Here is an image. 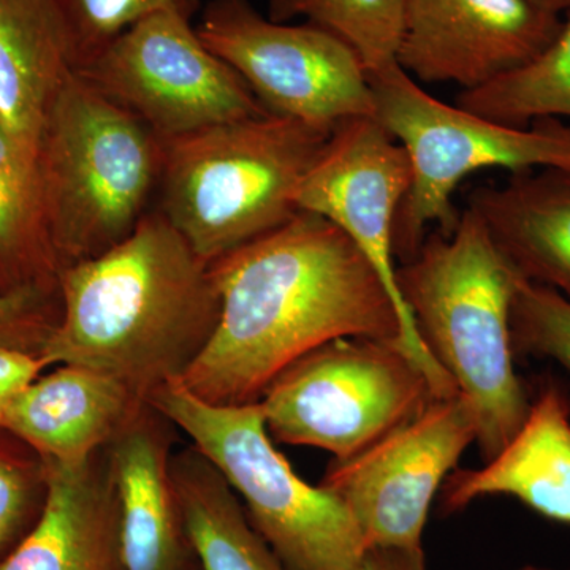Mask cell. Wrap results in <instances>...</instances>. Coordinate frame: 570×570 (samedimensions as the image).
<instances>
[{
    "label": "cell",
    "instance_id": "3",
    "mask_svg": "<svg viewBox=\"0 0 570 570\" xmlns=\"http://www.w3.org/2000/svg\"><path fill=\"white\" fill-rule=\"evenodd\" d=\"M519 279L471 208L460 213L452 234L428 235L397 266L401 296L423 343L471 401L483 463L509 444L531 407L510 335Z\"/></svg>",
    "mask_w": 570,
    "mask_h": 570
},
{
    "label": "cell",
    "instance_id": "25",
    "mask_svg": "<svg viewBox=\"0 0 570 570\" xmlns=\"http://www.w3.org/2000/svg\"><path fill=\"white\" fill-rule=\"evenodd\" d=\"M513 354L553 360L570 374V302L520 276L510 311Z\"/></svg>",
    "mask_w": 570,
    "mask_h": 570
},
{
    "label": "cell",
    "instance_id": "4",
    "mask_svg": "<svg viewBox=\"0 0 570 570\" xmlns=\"http://www.w3.org/2000/svg\"><path fill=\"white\" fill-rule=\"evenodd\" d=\"M330 137L265 112L165 141L156 209L213 264L298 213L296 194Z\"/></svg>",
    "mask_w": 570,
    "mask_h": 570
},
{
    "label": "cell",
    "instance_id": "21",
    "mask_svg": "<svg viewBox=\"0 0 570 570\" xmlns=\"http://www.w3.org/2000/svg\"><path fill=\"white\" fill-rule=\"evenodd\" d=\"M37 157L0 124V285L59 295Z\"/></svg>",
    "mask_w": 570,
    "mask_h": 570
},
{
    "label": "cell",
    "instance_id": "6",
    "mask_svg": "<svg viewBox=\"0 0 570 570\" xmlns=\"http://www.w3.org/2000/svg\"><path fill=\"white\" fill-rule=\"evenodd\" d=\"M146 403L223 474L287 570H352L362 560L366 542L346 504L296 474L273 445L258 401L217 406L175 381Z\"/></svg>",
    "mask_w": 570,
    "mask_h": 570
},
{
    "label": "cell",
    "instance_id": "16",
    "mask_svg": "<svg viewBox=\"0 0 570 570\" xmlns=\"http://www.w3.org/2000/svg\"><path fill=\"white\" fill-rule=\"evenodd\" d=\"M171 423L148 403L105 445L121 570H179L184 539L170 472Z\"/></svg>",
    "mask_w": 570,
    "mask_h": 570
},
{
    "label": "cell",
    "instance_id": "24",
    "mask_svg": "<svg viewBox=\"0 0 570 570\" xmlns=\"http://www.w3.org/2000/svg\"><path fill=\"white\" fill-rule=\"evenodd\" d=\"M61 18L75 69L91 61L122 32L160 11L193 20L200 0H52Z\"/></svg>",
    "mask_w": 570,
    "mask_h": 570
},
{
    "label": "cell",
    "instance_id": "9",
    "mask_svg": "<svg viewBox=\"0 0 570 570\" xmlns=\"http://www.w3.org/2000/svg\"><path fill=\"white\" fill-rule=\"evenodd\" d=\"M195 29L272 115L330 134L374 116L365 67L325 29L269 20L249 0H209Z\"/></svg>",
    "mask_w": 570,
    "mask_h": 570
},
{
    "label": "cell",
    "instance_id": "12",
    "mask_svg": "<svg viewBox=\"0 0 570 570\" xmlns=\"http://www.w3.org/2000/svg\"><path fill=\"white\" fill-rule=\"evenodd\" d=\"M475 439L471 401L436 397L365 452L333 460L321 487L346 504L367 549H422L431 502Z\"/></svg>",
    "mask_w": 570,
    "mask_h": 570
},
{
    "label": "cell",
    "instance_id": "28",
    "mask_svg": "<svg viewBox=\"0 0 570 570\" xmlns=\"http://www.w3.org/2000/svg\"><path fill=\"white\" fill-rule=\"evenodd\" d=\"M50 363L41 355L0 347V417L22 390L41 376Z\"/></svg>",
    "mask_w": 570,
    "mask_h": 570
},
{
    "label": "cell",
    "instance_id": "5",
    "mask_svg": "<svg viewBox=\"0 0 570 570\" xmlns=\"http://www.w3.org/2000/svg\"><path fill=\"white\" fill-rule=\"evenodd\" d=\"M37 164L62 268L107 253L153 212L164 141L73 69L48 110Z\"/></svg>",
    "mask_w": 570,
    "mask_h": 570
},
{
    "label": "cell",
    "instance_id": "7",
    "mask_svg": "<svg viewBox=\"0 0 570 570\" xmlns=\"http://www.w3.org/2000/svg\"><path fill=\"white\" fill-rule=\"evenodd\" d=\"M367 80L374 118L406 149L411 163V187L395 224L401 265L417 254L431 227L452 234L460 217L453 195L475 171H570V126L562 119H539L523 127L491 121L441 102L400 66L367 75Z\"/></svg>",
    "mask_w": 570,
    "mask_h": 570
},
{
    "label": "cell",
    "instance_id": "8",
    "mask_svg": "<svg viewBox=\"0 0 570 570\" xmlns=\"http://www.w3.org/2000/svg\"><path fill=\"white\" fill-rule=\"evenodd\" d=\"M433 400L430 379L396 344L340 337L281 371L258 403L275 441L348 460Z\"/></svg>",
    "mask_w": 570,
    "mask_h": 570
},
{
    "label": "cell",
    "instance_id": "29",
    "mask_svg": "<svg viewBox=\"0 0 570 570\" xmlns=\"http://www.w3.org/2000/svg\"><path fill=\"white\" fill-rule=\"evenodd\" d=\"M352 570H426L422 549L370 547Z\"/></svg>",
    "mask_w": 570,
    "mask_h": 570
},
{
    "label": "cell",
    "instance_id": "22",
    "mask_svg": "<svg viewBox=\"0 0 570 570\" xmlns=\"http://www.w3.org/2000/svg\"><path fill=\"white\" fill-rule=\"evenodd\" d=\"M564 17L546 50L482 88L461 91L456 107L508 126L570 119V10Z\"/></svg>",
    "mask_w": 570,
    "mask_h": 570
},
{
    "label": "cell",
    "instance_id": "19",
    "mask_svg": "<svg viewBox=\"0 0 570 570\" xmlns=\"http://www.w3.org/2000/svg\"><path fill=\"white\" fill-rule=\"evenodd\" d=\"M73 69L52 0H0V124L32 156L52 100Z\"/></svg>",
    "mask_w": 570,
    "mask_h": 570
},
{
    "label": "cell",
    "instance_id": "27",
    "mask_svg": "<svg viewBox=\"0 0 570 570\" xmlns=\"http://www.w3.org/2000/svg\"><path fill=\"white\" fill-rule=\"evenodd\" d=\"M52 296L0 285V347L41 355L59 318L52 313Z\"/></svg>",
    "mask_w": 570,
    "mask_h": 570
},
{
    "label": "cell",
    "instance_id": "26",
    "mask_svg": "<svg viewBox=\"0 0 570 570\" xmlns=\"http://www.w3.org/2000/svg\"><path fill=\"white\" fill-rule=\"evenodd\" d=\"M45 464L0 442V554L17 538L33 501L45 494Z\"/></svg>",
    "mask_w": 570,
    "mask_h": 570
},
{
    "label": "cell",
    "instance_id": "23",
    "mask_svg": "<svg viewBox=\"0 0 570 570\" xmlns=\"http://www.w3.org/2000/svg\"><path fill=\"white\" fill-rule=\"evenodd\" d=\"M404 0H269L268 18L303 20L332 32L358 56L367 75L400 66Z\"/></svg>",
    "mask_w": 570,
    "mask_h": 570
},
{
    "label": "cell",
    "instance_id": "13",
    "mask_svg": "<svg viewBox=\"0 0 570 570\" xmlns=\"http://www.w3.org/2000/svg\"><path fill=\"white\" fill-rule=\"evenodd\" d=\"M561 24L534 0H404L397 63L417 82L471 91L532 61Z\"/></svg>",
    "mask_w": 570,
    "mask_h": 570
},
{
    "label": "cell",
    "instance_id": "14",
    "mask_svg": "<svg viewBox=\"0 0 570 570\" xmlns=\"http://www.w3.org/2000/svg\"><path fill=\"white\" fill-rule=\"evenodd\" d=\"M515 498L532 512L570 527V400L543 379L523 425L480 469H455L441 487V510L461 512L475 499Z\"/></svg>",
    "mask_w": 570,
    "mask_h": 570
},
{
    "label": "cell",
    "instance_id": "31",
    "mask_svg": "<svg viewBox=\"0 0 570 570\" xmlns=\"http://www.w3.org/2000/svg\"><path fill=\"white\" fill-rule=\"evenodd\" d=\"M520 570H554V569L538 568V566H524V568H521Z\"/></svg>",
    "mask_w": 570,
    "mask_h": 570
},
{
    "label": "cell",
    "instance_id": "11",
    "mask_svg": "<svg viewBox=\"0 0 570 570\" xmlns=\"http://www.w3.org/2000/svg\"><path fill=\"white\" fill-rule=\"evenodd\" d=\"M412 171L406 149L374 116L343 124L303 179L298 212L324 217L358 247L387 288L403 326V351L430 379L434 396L459 393L455 382L428 351L397 285L395 224Z\"/></svg>",
    "mask_w": 570,
    "mask_h": 570
},
{
    "label": "cell",
    "instance_id": "20",
    "mask_svg": "<svg viewBox=\"0 0 570 570\" xmlns=\"http://www.w3.org/2000/svg\"><path fill=\"white\" fill-rule=\"evenodd\" d=\"M170 472L184 539L202 570H287L227 480L197 449L171 453Z\"/></svg>",
    "mask_w": 570,
    "mask_h": 570
},
{
    "label": "cell",
    "instance_id": "17",
    "mask_svg": "<svg viewBox=\"0 0 570 570\" xmlns=\"http://www.w3.org/2000/svg\"><path fill=\"white\" fill-rule=\"evenodd\" d=\"M104 449L81 466L43 461L39 519L0 560V570H121L118 509Z\"/></svg>",
    "mask_w": 570,
    "mask_h": 570
},
{
    "label": "cell",
    "instance_id": "1",
    "mask_svg": "<svg viewBox=\"0 0 570 570\" xmlns=\"http://www.w3.org/2000/svg\"><path fill=\"white\" fill-rule=\"evenodd\" d=\"M209 269L219 318L179 381L206 403H257L281 371L340 337L387 341L403 351L387 288L354 242L317 214L296 213Z\"/></svg>",
    "mask_w": 570,
    "mask_h": 570
},
{
    "label": "cell",
    "instance_id": "15",
    "mask_svg": "<svg viewBox=\"0 0 570 570\" xmlns=\"http://www.w3.org/2000/svg\"><path fill=\"white\" fill-rule=\"evenodd\" d=\"M146 401L89 367L58 365L3 411L0 431L45 463L81 466L110 444Z\"/></svg>",
    "mask_w": 570,
    "mask_h": 570
},
{
    "label": "cell",
    "instance_id": "30",
    "mask_svg": "<svg viewBox=\"0 0 570 570\" xmlns=\"http://www.w3.org/2000/svg\"><path fill=\"white\" fill-rule=\"evenodd\" d=\"M534 2L560 17H564L570 10V0H534Z\"/></svg>",
    "mask_w": 570,
    "mask_h": 570
},
{
    "label": "cell",
    "instance_id": "18",
    "mask_svg": "<svg viewBox=\"0 0 570 570\" xmlns=\"http://www.w3.org/2000/svg\"><path fill=\"white\" fill-rule=\"evenodd\" d=\"M468 208L521 277L570 302V171L540 168L472 190Z\"/></svg>",
    "mask_w": 570,
    "mask_h": 570
},
{
    "label": "cell",
    "instance_id": "10",
    "mask_svg": "<svg viewBox=\"0 0 570 570\" xmlns=\"http://www.w3.org/2000/svg\"><path fill=\"white\" fill-rule=\"evenodd\" d=\"M75 70L164 142L268 112L176 11L137 22Z\"/></svg>",
    "mask_w": 570,
    "mask_h": 570
},
{
    "label": "cell",
    "instance_id": "2",
    "mask_svg": "<svg viewBox=\"0 0 570 570\" xmlns=\"http://www.w3.org/2000/svg\"><path fill=\"white\" fill-rule=\"evenodd\" d=\"M58 287L41 356L102 373L145 401L181 381L219 318L209 264L156 208L107 253L62 266Z\"/></svg>",
    "mask_w": 570,
    "mask_h": 570
}]
</instances>
